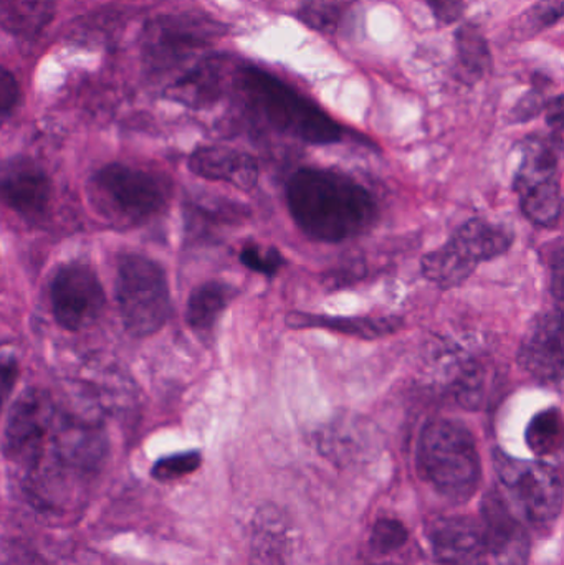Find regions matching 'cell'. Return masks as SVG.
Returning a JSON list of instances; mask_svg holds the SVG:
<instances>
[{
    "instance_id": "obj_13",
    "label": "cell",
    "mask_w": 564,
    "mask_h": 565,
    "mask_svg": "<svg viewBox=\"0 0 564 565\" xmlns=\"http://www.w3.org/2000/svg\"><path fill=\"white\" fill-rule=\"evenodd\" d=\"M482 537L487 551L500 565H526L529 563V536L525 527L513 516L506 500L490 491L482 503Z\"/></svg>"
},
{
    "instance_id": "obj_22",
    "label": "cell",
    "mask_w": 564,
    "mask_h": 565,
    "mask_svg": "<svg viewBox=\"0 0 564 565\" xmlns=\"http://www.w3.org/2000/svg\"><path fill=\"white\" fill-rule=\"evenodd\" d=\"M519 199L523 214L536 227L553 228L562 221L563 194L560 179L519 192Z\"/></svg>"
},
{
    "instance_id": "obj_34",
    "label": "cell",
    "mask_w": 564,
    "mask_h": 565,
    "mask_svg": "<svg viewBox=\"0 0 564 565\" xmlns=\"http://www.w3.org/2000/svg\"><path fill=\"white\" fill-rule=\"evenodd\" d=\"M552 291L558 302L562 301L563 295V254L562 247L556 250L555 258L552 262Z\"/></svg>"
},
{
    "instance_id": "obj_30",
    "label": "cell",
    "mask_w": 564,
    "mask_h": 565,
    "mask_svg": "<svg viewBox=\"0 0 564 565\" xmlns=\"http://www.w3.org/2000/svg\"><path fill=\"white\" fill-rule=\"evenodd\" d=\"M426 2L433 10L434 19L440 25H453L462 19L467 0H426Z\"/></svg>"
},
{
    "instance_id": "obj_20",
    "label": "cell",
    "mask_w": 564,
    "mask_h": 565,
    "mask_svg": "<svg viewBox=\"0 0 564 565\" xmlns=\"http://www.w3.org/2000/svg\"><path fill=\"white\" fill-rule=\"evenodd\" d=\"M235 289L221 281H209L198 286L188 301L189 328L198 332L201 338H209L214 332L219 319L234 299Z\"/></svg>"
},
{
    "instance_id": "obj_5",
    "label": "cell",
    "mask_w": 564,
    "mask_h": 565,
    "mask_svg": "<svg viewBox=\"0 0 564 565\" xmlns=\"http://www.w3.org/2000/svg\"><path fill=\"white\" fill-rule=\"evenodd\" d=\"M116 298L123 324L136 338L155 334L171 315L164 270L141 255H125L119 260Z\"/></svg>"
},
{
    "instance_id": "obj_8",
    "label": "cell",
    "mask_w": 564,
    "mask_h": 565,
    "mask_svg": "<svg viewBox=\"0 0 564 565\" xmlns=\"http://www.w3.org/2000/svg\"><path fill=\"white\" fill-rule=\"evenodd\" d=\"M493 467L535 526H550L558 520L563 483L555 467L543 461L519 460L502 450L493 451Z\"/></svg>"
},
{
    "instance_id": "obj_6",
    "label": "cell",
    "mask_w": 564,
    "mask_h": 565,
    "mask_svg": "<svg viewBox=\"0 0 564 565\" xmlns=\"http://www.w3.org/2000/svg\"><path fill=\"white\" fill-rule=\"evenodd\" d=\"M96 199L109 214L129 224H141L168 205V181L161 175L125 164H109L93 178Z\"/></svg>"
},
{
    "instance_id": "obj_25",
    "label": "cell",
    "mask_w": 564,
    "mask_h": 565,
    "mask_svg": "<svg viewBox=\"0 0 564 565\" xmlns=\"http://www.w3.org/2000/svg\"><path fill=\"white\" fill-rule=\"evenodd\" d=\"M564 0H539L525 10L512 23V33L517 40H530L563 19Z\"/></svg>"
},
{
    "instance_id": "obj_21",
    "label": "cell",
    "mask_w": 564,
    "mask_h": 565,
    "mask_svg": "<svg viewBox=\"0 0 564 565\" xmlns=\"http://www.w3.org/2000/svg\"><path fill=\"white\" fill-rule=\"evenodd\" d=\"M55 17V0H0V26L19 39H36Z\"/></svg>"
},
{
    "instance_id": "obj_26",
    "label": "cell",
    "mask_w": 564,
    "mask_h": 565,
    "mask_svg": "<svg viewBox=\"0 0 564 565\" xmlns=\"http://www.w3.org/2000/svg\"><path fill=\"white\" fill-rule=\"evenodd\" d=\"M348 0H304L298 20L320 33H334L348 10Z\"/></svg>"
},
{
    "instance_id": "obj_32",
    "label": "cell",
    "mask_w": 564,
    "mask_h": 565,
    "mask_svg": "<svg viewBox=\"0 0 564 565\" xmlns=\"http://www.w3.org/2000/svg\"><path fill=\"white\" fill-rule=\"evenodd\" d=\"M20 98V86L15 76L9 70L0 66V116L15 108Z\"/></svg>"
},
{
    "instance_id": "obj_9",
    "label": "cell",
    "mask_w": 564,
    "mask_h": 565,
    "mask_svg": "<svg viewBox=\"0 0 564 565\" xmlns=\"http://www.w3.org/2000/svg\"><path fill=\"white\" fill-rule=\"evenodd\" d=\"M49 424L50 401L43 392H25L10 412L3 435V455L25 483L35 477L42 465Z\"/></svg>"
},
{
    "instance_id": "obj_27",
    "label": "cell",
    "mask_w": 564,
    "mask_h": 565,
    "mask_svg": "<svg viewBox=\"0 0 564 565\" xmlns=\"http://www.w3.org/2000/svg\"><path fill=\"white\" fill-rule=\"evenodd\" d=\"M238 258L245 268L267 278H274L285 265L284 255L277 248L255 244L245 245Z\"/></svg>"
},
{
    "instance_id": "obj_14",
    "label": "cell",
    "mask_w": 564,
    "mask_h": 565,
    "mask_svg": "<svg viewBox=\"0 0 564 565\" xmlns=\"http://www.w3.org/2000/svg\"><path fill=\"white\" fill-rule=\"evenodd\" d=\"M189 169L199 178L227 182L245 192L257 188L260 178V168L254 156L225 146L199 148L189 158Z\"/></svg>"
},
{
    "instance_id": "obj_10",
    "label": "cell",
    "mask_w": 564,
    "mask_h": 565,
    "mask_svg": "<svg viewBox=\"0 0 564 565\" xmlns=\"http://www.w3.org/2000/svg\"><path fill=\"white\" fill-rule=\"evenodd\" d=\"M50 295L56 322L68 331H79L92 324L105 308L102 282L85 264H68L60 268Z\"/></svg>"
},
{
    "instance_id": "obj_3",
    "label": "cell",
    "mask_w": 564,
    "mask_h": 565,
    "mask_svg": "<svg viewBox=\"0 0 564 565\" xmlns=\"http://www.w3.org/2000/svg\"><path fill=\"white\" fill-rule=\"evenodd\" d=\"M417 465L434 490L453 501L469 500L482 477L476 438L460 422L430 420L421 431Z\"/></svg>"
},
{
    "instance_id": "obj_16",
    "label": "cell",
    "mask_w": 564,
    "mask_h": 565,
    "mask_svg": "<svg viewBox=\"0 0 564 565\" xmlns=\"http://www.w3.org/2000/svg\"><path fill=\"white\" fill-rule=\"evenodd\" d=\"M404 321L396 316H324L311 315V312L294 311L287 315V326L291 329H328L331 332L351 335V338L373 341V339L386 338L403 328Z\"/></svg>"
},
{
    "instance_id": "obj_4",
    "label": "cell",
    "mask_w": 564,
    "mask_h": 565,
    "mask_svg": "<svg viewBox=\"0 0 564 565\" xmlns=\"http://www.w3.org/2000/svg\"><path fill=\"white\" fill-rule=\"evenodd\" d=\"M513 232L486 218H470L446 244L424 255L426 280L440 289H453L472 277L479 265L496 260L510 250Z\"/></svg>"
},
{
    "instance_id": "obj_33",
    "label": "cell",
    "mask_w": 564,
    "mask_h": 565,
    "mask_svg": "<svg viewBox=\"0 0 564 565\" xmlns=\"http://www.w3.org/2000/svg\"><path fill=\"white\" fill-rule=\"evenodd\" d=\"M17 362L12 359H0V412L9 395L12 394L17 382Z\"/></svg>"
},
{
    "instance_id": "obj_12",
    "label": "cell",
    "mask_w": 564,
    "mask_h": 565,
    "mask_svg": "<svg viewBox=\"0 0 564 565\" xmlns=\"http://www.w3.org/2000/svg\"><path fill=\"white\" fill-rule=\"evenodd\" d=\"M52 199V181L33 159H6L0 162V204L25 218L45 215Z\"/></svg>"
},
{
    "instance_id": "obj_23",
    "label": "cell",
    "mask_w": 564,
    "mask_h": 565,
    "mask_svg": "<svg viewBox=\"0 0 564 565\" xmlns=\"http://www.w3.org/2000/svg\"><path fill=\"white\" fill-rule=\"evenodd\" d=\"M525 440L536 457H550L560 451L563 445L562 411L552 407L536 414L526 428Z\"/></svg>"
},
{
    "instance_id": "obj_19",
    "label": "cell",
    "mask_w": 564,
    "mask_h": 565,
    "mask_svg": "<svg viewBox=\"0 0 564 565\" xmlns=\"http://www.w3.org/2000/svg\"><path fill=\"white\" fill-rule=\"evenodd\" d=\"M457 78L466 85H476L492 70V53L482 30L476 23H462L457 29L456 40Z\"/></svg>"
},
{
    "instance_id": "obj_17",
    "label": "cell",
    "mask_w": 564,
    "mask_h": 565,
    "mask_svg": "<svg viewBox=\"0 0 564 565\" xmlns=\"http://www.w3.org/2000/svg\"><path fill=\"white\" fill-rule=\"evenodd\" d=\"M224 78L225 60L222 56H207L172 83L169 96L191 108H205L221 98Z\"/></svg>"
},
{
    "instance_id": "obj_28",
    "label": "cell",
    "mask_w": 564,
    "mask_h": 565,
    "mask_svg": "<svg viewBox=\"0 0 564 565\" xmlns=\"http://www.w3.org/2000/svg\"><path fill=\"white\" fill-rule=\"evenodd\" d=\"M202 457L199 451H185V454L171 455L161 458L152 467L151 475L158 481H172L194 473L201 467Z\"/></svg>"
},
{
    "instance_id": "obj_18",
    "label": "cell",
    "mask_w": 564,
    "mask_h": 565,
    "mask_svg": "<svg viewBox=\"0 0 564 565\" xmlns=\"http://www.w3.org/2000/svg\"><path fill=\"white\" fill-rule=\"evenodd\" d=\"M287 524L280 511L265 507L255 516L251 565H285L287 559Z\"/></svg>"
},
{
    "instance_id": "obj_7",
    "label": "cell",
    "mask_w": 564,
    "mask_h": 565,
    "mask_svg": "<svg viewBox=\"0 0 564 565\" xmlns=\"http://www.w3.org/2000/svg\"><path fill=\"white\" fill-rule=\"evenodd\" d=\"M222 23L204 17L161 15L146 23L141 55L149 72L166 73L184 65L221 35Z\"/></svg>"
},
{
    "instance_id": "obj_24",
    "label": "cell",
    "mask_w": 564,
    "mask_h": 565,
    "mask_svg": "<svg viewBox=\"0 0 564 565\" xmlns=\"http://www.w3.org/2000/svg\"><path fill=\"white\" fill-rule=\"evenodd\" d=\"M489 371L480 362L470 361L464 365L454 381L457 402L467 411H480L489 401Z\"/></svg>"
},
{
    "instance_id": "obj_15",
    "label": "cell",
    "mask_w": 564,
    "mask_h": 565,
    "mask_svg": "<svg viewBox=\"0 0 564 565\" xmlns=\"http://www.w3.org/2000/svg\"><path fill=\"white\" fill-rule=\"evenodd\" d=\"M436 565H487L482 533L462 518H444L430 530Z\"/></svg>"
},
{
    "instance_id": "obj_11",
    "label": "cell",
    "mask_w": 564,
    "mask_h": 565,
    "mask_svg": "<svg viewBox=\"0 0 564 565\" xmlns=\"http://www.w3.org/2000/svg\"><path fill=\"white\" fill-rule=\"evenodd\" d=\"M523 371L546 385L560 387L563 381L562 306L543 312L530 326L519 351Z\"/></svg>"
},
{
    "instance_id": "obj_31",
    "label": "cell",
    "mask_w": 564,
    "mask_h": 565,
    "mask_svg": "<svg viewBox=\"0 0 564 565\" xmlns=\"http://www.w3.org/2000/svg\"><path fill=\"white\" fill-rule=\"evenodd\" d=\"M546 108V102L543 99V92L540 88L530 89L513 109V121H530L539 116Z\"/></svg>"
},
{
    "instance_id": "obj_1",
    "label": "cell",
    "mask_w": 564,
    "mask_h": 565,
    "mask_svg": "<svg viewBox=\"0 0 564 565\" xmlns=\"http://www.w3.org/2000/svg\"><path fill=\"white\" fill-rule=\"evenodd\" d=\"M287 207L310 241L341 244L376 224L377 202L363 184L337 169L301 168L287 182Z\"/></svg>"
},
{
    "instance_id": "obj_2",
    "label": "cell",
    "mask_w": 564,
    "mask_h": 565,
    "mask_svg": "<svg viewBox=\"0 0 564 565\" xmlns=\"http://www.w3.org/2000/svg\"><path fill=\"white\" fill-rule=\"evenodd\" d=\"M234 78L252 115L275 131L315 146L334 145L343 138V129L330 115L277 76L255 66H241Z\"/></svg>"
},
{
    "instance_id": "obj_29",
    "label": "cell",
    "mask_w": 564,
    "mask_h": 565,
    "mask_svg": "<svg viewBox=\"0 0 564 565\" xmlns=\"http://www.w3.org/2000/svg\"><path fill=\"white\" fill-rule=\"evenodd\" d=\"M407 543V530L401 521L380 520L371 533V550L376 554H391Z\"/></svg>"
}]
</instances>
